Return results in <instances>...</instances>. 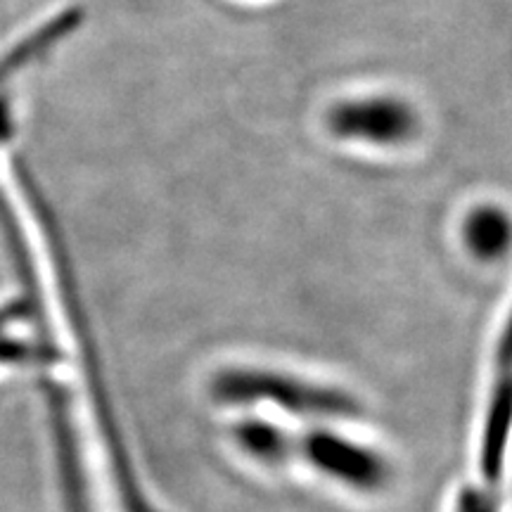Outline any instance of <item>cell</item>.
Wrapping results in <instances>:
<instances>
[{
	"label": "cell",
	"mask_w": 512,
	"mask_h": 512,
	"mask_svg": "<svg viewBox=\"0 0 512 512\" xmlns=\"http://www.w3.org/2000/svg\"><path fill=\"white\" fill-rule=\"evenodd\" d=\"M320 126L332 143L377 157L420 150L430 136L422 102L403 88L368 86L325 102Z\"/></svg>",
	"instance_id": "6da1fadb"
},
{
	"label": "cell",
	"mask_w": 512,
	"mask_h": 512,
	"mask_svg": "<svg viewBox=\"0 0 512 512\" xmlns=\"http://www.w3.org/2000/svg\"><path fill=\"white\" fill-rule=\"evenodd\" d=\"M211 394L221 403L268 401L304 415H351L358 411L354 396L347 392L264 368H223L214 375Z\"/></svg>",
	"instance_id": "7a4b0ae2"
},
{
	"label": "cell",
	"mask_w": 512,
	"mask_h": 512,
	"mask_svg": "<svg viewBox=\"0 0 512 512\" xmlns=\"http://www.w3.org/2000/svg\"><path fill=\"white\" fill-rule=\"evenodd\" d=\"M453 242L470 266H508L512 261V207L494 195L472 197L453 221Z\"/></svg>",
	"instance_id": "3957f363"
},
{
	"label": "cell",
	"mask_w": 512,
	"mask_h": 512,
	"mask_svg": "<svg viewBox=\"0 0 512 512\" xmlns=\"http://www.w3.org/2000/svg\"><path fill=\"white\" fill-rule=\"evenodd\" d=\"M294 456L337 482L361 491H377L392 477L387 460L370 448L330 432H311L294 441Z\"/></svg>",
	"instance_id": "277c9868"
},
{
	"label": "cell",
	"mask_w": 512,
	"mask_h": 512,
	"mask_svg": "<svg viewBox=\"0 0 512 512\" xmlns=\"http://www.w3.org/2000/svg\"><path fill=\"white\" fill-rule=\"evenodd\" d=\"M235 439L245 448L249 456L264 463H285L294 456V439L278 432L271 425H259V422H245L235 430Z\"/></svg>",
	"instance_id": "5b68a950"
},
{
	"label": "cell",
	"mask_w": 512,
	"mask_h": 512,
	"mask_svg": "<svg viewBox=\"0 0 512 512\" xmlns=\"http://www.w3.org/2000/svg\"><path fill=\"white\" fill-rule=\"evenodd\" d=\"M24 309L17 302L0 309V363H27L31 358H43V351L34 344L22 342L12 335L10 328L17 318H22Z\"/></svg>",
	"instance_id": "8992f818"
},
{
	"label": "cell",
	"mask_w": 512,
	"mask_h": 512,
	"mask_svg": "<svg viewBox=\"0 0 512 512\" xmlns=\"http://www.w3.org/2000/svg\"><path fill=\"white\" fill-rule=\"evenodd\" d=\"M458 512H498V496L486 489H470L460 496Z\"/></svg>",
	"instance_id": "52a82bcc"
}]
</instances>
